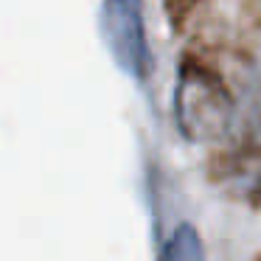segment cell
Instances as JSON below:
<instances>
[{
  "label": "cell",
  "mask_w": 261,
  "mask_h": 261,
  "mask_svg": "<svg viewBox=\"0 0 261 261\" xmlns=\"http://www.w3.org/2000/svg\"><path fill=\"white\" fill-rule=\"evenodd\" d=\"M163 261H205L202 239H199L197 227L188 222L177 225L163 244Z\"/></svg>",
  "instance_id": "7a4b0ae2"
},
{
  "label": "cell",
  "mask_w": 261,
  "mask_h": 261,
  "mask_svg": "<svg viewBox=\"0 0 261 261\" xmlns=\"http://www.w3.org/2000/svg\"><path fill=\"white\" fill-rule=\"evenodd\" d=\"M98 29L107 42L110 57L129 79H146L152 68L146 45V25L143 9L135 0H107L98 12Z\"/></svg>",
  "instance_id": "6da1fadb"
}]
</instances>
